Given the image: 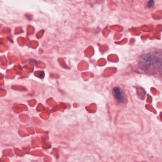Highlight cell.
Returning <instances> with one entry per match:
<instances>
[{
	"mask_svg": "<svg viewBox=\"0 0 162 162\" xmlns=\"http://www.w3.org/2000/svg\"><path fill=\"white\" fill-rule=\"evenodd\" d=\"M113 94L117 101L120 103H124L125 101V98L123 92L119 87H115L113 89Z\"/></svg>",
	"mask_w": 162,
	"mask_h": 162,
	"instance_id": "1",
	"label": "cell"
},
{
	"mask_svg": "<svg viewBox=\"0 0 162 162\" xmlns=\"http://www.w3.org/2000/svg\"><path fill=\"white\" fill-rule=\"evenodd\" d=\"M154 6V2L153 1H148L147 3V6L149 8H152Z\"/></svg>",
	"mask_w": 162,
	"mask_h": 162,
	"instance_id": "2",
	"label": "cell"
}]
</instances>
